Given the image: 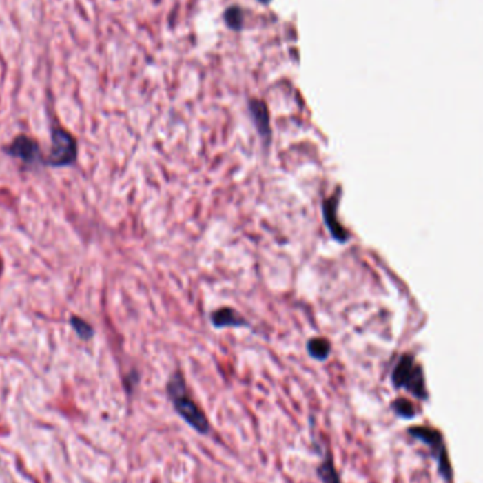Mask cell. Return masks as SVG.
I'll use <instances>...</instances> for the list:
<instances>
[{"label":"cell","mask_w":483,"mask_h":483,"mask_svg":"<svg viewBox=\"0 0 483 483\" xmlns=\"http://www.w3.org/2000/svg\"><path fill=\"white\" fill-rule=\"evenodd\" d=\"M167 394L176 413L198 434L208 435L211 433V424L205 413L198 406L188 391L184 376L180 372H174L167 382Z\"/></svg>","instance_id":"cell-1"},{"label":"cell","mask_w":483,"mask_h":483,"mask_svg":"<svg viewBox=\"0 0 483 483\" xmlns=\"http://www.w3.org/2000/svg\"><path fill=\"white\" fill-rule=\"evenodd\" d=\"M409 434L422 442L425 446L430 448L431 457L435 460L438 465V472L445 483H453L452 479V466L449 464V457L446 445L441 431L434 427H427V425H414L409 429Z\"/></svg>","instance_id":"cell-2"},{"label":"cell","mask_w":483,"mask_h":483,"mask_svg":"<svg viewBox=\"0 0 483 483\" xmlns=\"http://www.w3.org/2000/svg\"><path fill=\"white\" fill-rule=\"evenodd\" d=\"M391 382L394 387L407 390L420 400L429 399L421 367L418 366V363H415V360L411 356H403L399 360V363L395 364L391 373Z\"/></svg>","instance_id":"cell-3"},{"label":"cell","mask_w":483,"mask_h":483,"mask_svg":"<svg viewBox=\"0 0 483 483\" xmlns=\"http://www.w3.org/2000/svg\"><path fill=\"white\" fill-rule=\"evenodd\" d=\"M78 156L76 141L71 133L64 129L52 130V147L47 164L52 167H65L72 164Z\"/></svg>","instance_id":"cell-4"},{"label":"cell","mask_w":483,"mask_h":483,"mask_svg":"<svg viewBox=\"0 0 483 483\" xmlns=\"http://www.w3.org/2000/svg\"><path fill=\"white\" fill-rule=\"evenodd\" d=\"M339 194H340V189L338 188L333 195H331L329 198H327V200H324V203H322V218H324V222L327 225V228H328L331 236L339 243H345L349 239L351 235L348 234V231L344 228V226L338 222V218H336L338 204H339Z\"/></svg>","instance_id":"cell-5"},{"label":"cell","mask_w":483,"mask_h":483,"mask_svg":"<svg viewBox=\"0 0 483 483\" xmlns=\"http://www.w3.org/2000/svg\"><path fill=\"white\" fill-rule=\"evenodd\" d=\"M249 110L251 115V121L254 123L256 130H258L262 140L267 145L271 141V127H270V115L269 109L263 101L259 99H250L249 101Z\"/></svg>","instance_id":"cell-6"},{"label":"cell","mask_w":483,"mask_h":483,"mask_svg":"<svg viewBox=\"0 0 483 483\" xmlns=\"http://www.w3.org/2000/svg\"><path fill=\"white\" fill-rule=\"evenodd\" d=\"M6 153L13 157L21 158L25 163H33L39 157V145L30 137L19 136L6 149Z\"/></svg>","instance_id":"cell-7"},{"label":"cell","mask_w":483,"mask_h":483,"mask_svg":"<svg viewBox=\"0 0 483 483\" xmlns=\"http://www.w3.org/2000/svg\"><path fill=\"white\" fill-rule=\"evenodd\" d=\"M211 322L215 328H239L247 327L249 322L234 308L225 307L211 314Z\"/></svg>","instance_id":"cell-8"},{"label":"cell","mask_w":483,"mask_h":483,"mask_svg":"<svg viewBox=\"0 0 483 483\" xmlns=\"http://www.w3.org/2000/svg\"><path fill=\"white\" fill-rule=\"evenodd\" d=\"M317 475H318V477H320V480L322 483H342V482H340L339 472H338V469L335 466V462H333L332 451L328 449L325 452V455L322 457L321 464L317 468Z\"/></svg>","instance_id":"cell-9"},{"label":"cell","mask_w":483,"mask_h":483,"mask_svg":"<svg viewBox=\"0 0 483 483\" xmlns=\"http://www.w3.org/2000/svg\"><path fill=\"white\" fill-rule=\"evenodd\" d=\"M332 351V345L327 338H312L307 342V352L308 355L316 359V360H327L331 355Z\"/></svg>","instance_id":"cell-10"},{"label":"cell","mask_w":483,"mask_h":483,"mask_svg":"<svg viewBox=\"0 0 483 483\" xmlns=\"http://www.w3.org/2000/svg\"><path fill=\"white\" fill-rule=\"evenodd\" d=\"M391 406L394 413L402 418H413L417 414L414 404L406 399H397Z\"/></svg>","instance_id":"cell-11"},{"label":"cell","mask_w":483,"mask_h":483,"mask_svg":"<svg viewBox=\"0 0 483 483\" xmlns=\"http://www.w3.org/2000/svg\"><path fill=\"white\" fill-rule=\"evenodd\" d=\"M71 325L74 327V329L76 331L78 336L83 340H87V339H91L94 336V329L92 327L88 324V322H85L81 318H76L74 317L72 321H71Z\"/></svg>","instance_id":"cell-12"}]
</instances>
